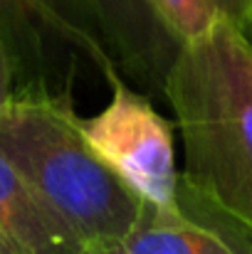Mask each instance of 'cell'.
<instances>
[{
    "label": "cell",
    "instance_id": "cell-1",
    "mask_svg": "<svg viewBox=\"0 0 252 254\" xmlns=\"http://www.w3.org/2000/svg\"><path fill=\"white\" fill-rule=\"evenodd\" d=\"M180 143V200L252 245V32L218 20L164 79Z\"/></svg>",
    "mask_w": 252,
    "mask_h": 254
},
{
    "label": "cell",
    "instance_id": "cell-2",
    "mask_svg": "<svg viewBox=\"0 0 252 254\" xmlns=\"http://www.w3.org/2000/svg\"><path fill=\"white\" fill-rule=\"evenodd\" d=\"M0 153L70 222L89 247L121 237L144 200L89 146L72 94L45 82L0 104Z\"/></svg>",
    "mask_w": 252,
    "mask_h": 254
},
{
    "label": "cell",
    "instance_id": "cell-3",
    "mask_svg": "<svg viewBox=\"0 0 252 254\" xmlns=\"http://www.w3.org/2000/svg\"><path fill=\"white\" fill-rule=\"evenodd\" d=\"M109 104L82 119L84 138L141 200L156 205L180 202V170L175 168L173 128L149 96L134 91L121 74L106 79Z\"/></svg>",
    "mask_w": 252,
    "mask_h": 254
},
{
    "label": "cell",
    "instance_id": "cell-4",
    "mask_svg": "<svg viewBox=\"0 0 252 254\" xmlns=\"http://www.w3.org/2000/svg\"><path fill=\"white\" fill-rule=\"evenodd\" d=\"M101 40L119 72L149 89L164 91L166 72L178 52L146 0H62Z\"/></svg>",
    "mask_w": 252,
    "mask_h": 254
},
{
    "label": "cell",
    "instance_id": "cell-5",
    "mask_svg": "<svg viewBox=\"0 0 252 254\" xmlns=\"http://www.w3.org/2000/svg\"><path fill=\"white\" fill-rule=\"evenodd\" d=\"M86 254H252V245L210 217L200 220L183 200L175 205L144 200L136 222L121 237L94 245Z\"/></svg>",
    "mask_w": 252,
    "mask_h": 254
},
{
    "label": "cell",
    "instance_id": "cell-6",
    "mask_svg": "<svg viewBox=\"0 0 252 254\" xmlns=\"http://www.w3.org/2000/svg\"><path fill=\"white\" fill-rule=\"evenodd\" d=\"M0 22L17 62L22 57L42 62L50 47H70L84 55L104 79L119 74L101 40L62 0H0Z\"/></svg>",
    "mask_w": 252,
    "mask_h": 254
},
{
    "label": "cell",
    "instance_id": "cell-7",
    "mask_svg": "<svg viewBox=\"0 0 252 254\" xmlns=\"http://www.w3.org/2000/svg\"><path fill=\"white\" fill-rule=\"evenodd\" d=\"M0 230L20 254H86L82 237L2 153Z\"/></svg>",
    "mask_w": 252,
    "mask_h": 254
},
{
    "label": "cell",
    "instance_id": "cell-8",
    "mask_svg": "<svg viewBox=\"0 0 252 254\" xmlns=\"http://www.w3.org/2000/svg\"><path fill=\"white\" fill-rule=\"evenodd\" d=\"M168 35L183 45L203 35L218 20L252 25V0H146Z\"/></svg>",
    "mask_w": 252,
    "mask_h": 254
},
{
    "label": "cell",
    "instance_id": "cell-9",
    "mask_svg": "<svg viewBox=\"0 0 252 254\" xmlns=\"http://www.w3.org/2000/svg\"><path fill=\"white\" fill-rule=\"evenodd\" d=\"M15 74H17V60L0 22V104L15 91Z\"/></svg>",
    "mask_w": 252,
    "mask_h": 254
},
{
    "label": "cell",
    "instance_id": "cell-10",
    "mask_svg": "<svg viewBox=\"0 0 252 254\" xmlns=\"http://www.w3.org/2000/svg\"><path fill=\"white\" fill-rule=\"evenodd\" d=\"M0 254H20L17 252V247L12 245V240H10L2 230H0Z\"/></svg>",
    "mask_w": 252,
    "mask_h": 254
},
{
    "label": "cell",
    "instance_id": "cell-11",
    "mask_svg": "<svg viewBox=\"0 0 252 254\" xmlns=\"http://www.w3.org/2000/svg\"><path fill=\"white\" fill-rule=\"evenodd\" d=\"M248 30H250V32H252V25H250V27H248Z\"/></svg>",
    "mask_w": 252,
    "mask_h": 254
}]
</instances>
